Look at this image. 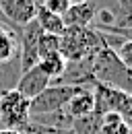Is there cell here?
<instances>
[{
	"instance_id": "1",
	"label": "cell",
	"mask_w": 132,
	"mask_h": 134,
	"mask_svg": "<svg viewBox=\"0 0 132 134\" xmlns=\"http://www.w3.org/2000/svg\"><path fill=\"white\" fill-rule=\"evenodd\" d=\"M101 48H105V41L93 27H66L60 35V54L66 62L93 60Z\"/></svg>"
},
{
	"instance_id": "2",
	"label": "cell",
	"mask_w": 132,
	"mask_h": 134,
	"mask_svg": "<svg viewBox=\"0 0 132 134\" xmlns=\"http://www.w3.org/2000/svg\"><path fill=\"white\" fill-rule=\"evenodd\" d=\"M91 74L93 81L105 87H114L132 95V74L130 70L120 62L112 48H101L91 60Z\"/></svg>"
},
{
	"instance_id": "3",
	"label": "cell",
	"mask_w": 132,
	"mask_h": 134,
	"mask_svg": "<svg viewBox=\"0 0 132 134\" xmlns=\"http://www.w3.org/2000/svg\"><path fill=\"white\" fill-rule=\"evenodd\" d=\"M95 89L93 95H95V114L103 116V114H120L128 122V126H132V95L126 91H120L114 87H105V85L93 83Z\"/></svg>"
},
{
	"instance_id": "4",
	"label": "cell",
	"mask_w": 132,
	"mask_h": 134,
	"mask_svg": "<svg viewBox=\"0 0 132 134\" xmlns=\"http://www.w3.org/2000/svg\"><path fill=\"white\" fill-rule=\"evenodd\" d=\"M29 99L23 97L16 89L0 95V128L23 130L29 124Z\"/></svg>"
},
{
	"instance_id": "5",
	"label": "cell",
	"mask_w": 132,
	"mask_h": 134,
	"mask_svg": "<svg viewBox=\"0 0 132 134\" xmlns=\"http://www.w3.org/2000/svg\"><path fill=\"white\" fill-rule=\"evenodd\" d=\"M79 89L81 87H72V85H50L48 89H43L37 97L29 101V114L41 116V114H52V111L64 109L70 97Z\"/></svg>"
},
{
	"instance_id": "6",
	"label": "cell",
	"mask_w": 132,
	"mask_h": 134,
	"mask_svg": "<svg viewBox=\"0 0 132 134\" xmlns=\"http://www.w3.org/2000/svg\"><path fill=\"white\" fill-rule=\"evenodd\" d=\"M0 8L6 21L15 27L16 37L21 33V29L27 23H31L37 15V4H33L31 0H0Z\"/></svg>"
},
{
	"instance_id": "7",
	"label": "cell",
	"mask_w": 132,
	"mask_h": 134,
	"mask_svg": "<svg viewBox=\"0 0 132 134\" xmlns=\"http://www.w3.org/2000/svg\"><path fill=\"white\" fill-rule=\"evenodd\" d=\"M50 85H52L50 76L35 64V66L23 70V74H21V79H19V83H16V91H19L23 97H27V99L31 101L33 97H37L43 89H48Z\"/></svg>"
},
{
	"instance_id": "8",
	"label": "cell",
	"mask_w": 132,
	"mask_h": 134,
	"mask_svg": "<svg viewBox=\"0 0 132 134\" xmlns=\"http://www.w3.org/2000/svg\"><path fill=\"white\" fill-rule=\"evenodd\" d=\"M64 111L72 120H81V118H87L91 114H95V95L89 87H81L72 97L70 101L66 103Z\"/></svg>"
},
{
	"instance_id": "9",
	"label": "cell",
	"mask_w": 132,
	"mask_h": 134,
	"mask_svg": "<svg viewBox=\"0 0 132 134\" xmlns=\"http://www.w3.org/2000/svg\"><path fill=\"white\" fill-rule=\"evenodd\" d=\"M95 13H97V4L87 0L81 4H70V8L62 15L66 27H91L95 21Z\"/></svg>"
},
{
	"instance_id": "10",
	"label": "cell",
	"mask_w": 132,
	"mask_h": 134,
	"mask_svg": "<svg viewBox=\"0 0 132 134\" xmlns=\"http://www.w3.org/2000/svg\"><path fill=\"white\" fill-rule=\"evenodd\" d=\"M21 74H23V68H21V58L19 56L6 60V62H0V95L16 89Z\"/></svg>"
},
{
	"instance_id": "11",
	"label": "cell",
	"mask_w": 132,
	"mask_h": 134,
	"mask_svg": "<svg viewBox=\"0 0 132 134\" xmlns=\"http://www.w3.org/2000/svg\"><path fill=\"white\" fill-rule=\"evenodd\" d=\"M35 23L39 25V29H41L43 33H52V35H62V33H64V29H66L62 17H60V15H54V13H50V10H46L43 6H37Z\"/></svg>"
},
{
	"instance_id": "12",
	"label": "cell",
	"mask_w": 132,
	"mask_h": 134,
	"mask_svg": "<svg viewBox=\"0 0 132 134\" xmlns=\"http://www.w3.org/2000/svg\"><path fill=\"white\" fill-rule=\"evenodd\" d=\"M66 58L60 54V52H54V54H48V56H43V58H39V62H37V66L41 68L46 74L50 76V81H58L62 74H64L66 70Z\"/></svg>"
},
{
	"instance_id": "13",
	"label": "cell",
	"mask_w": 132,
	"mask_h": 134,
	"mask_svg": "<svg viewBox=\"0 0 132 134\" xmlns=\"http://www.w3.org/2000/svg\"><path fill=\"white\" fill-rule=\"evenodd\" d=\"M132 128L120 114H103L99 118V134H130Z\"/></svg>"
},
{
	"instance_id": "14",
	"label": "cell",
	"mask_w": 132,
	"mask_h": 134,
	"mask_svg": "<svg viewBox=\"0 0 132 134\" xmlns=\"http://www.w3.org/2000/svg\"><path fill=\"white\" fill-rule=\"evenodd\" d=\"M15 56H19V37L10 29H2L0 31V62H6Z\"/></svg>"
},
{
	"instance_id": "15",
	"label": "cell",
	"mask_w": 132,
	"mask_h": 134,
	"mask_svg": "<svg viewBox=\"0 0 132 134\" xmlns=\"http://www.w3.org/2000/svg\"><path fill=\"white\" fill-rule=\"evenodd\" d=\"M109 8L116 15L114 27H132V0H116V4Z\"/></svg>"
},
{
	"instance_id": "16",
	"label": "cell",
	"mask_w": 132,
	"mask_h": 134,
	"mask_svg": "<svg viewBox=\"0 0 132 134\" xmlns=\"http://www.w3.org/2000/svg\"><path fill=\"white\" fill-rule=\"evenodd\" d=\"M60 52V35H52V33H41L39 35V43H37V54L39 58Z\"/></svg>"
},
{
	"instance_id": "17",
	"label": "cell",
	"mask_w": 132,
	"mask_h": 134,
	"mask_svg": "<svg viewBox=\"0 0 132 134\" xmlns=\"http://www.w3.org/2000/svg\"><path fill=\"white\" fill-rule=\"evenodd\" d=\"M39 6H43L46 10L50 13H54V15H64L66 10L70 8V0H41L39 2Z\"/></svg>"
},
{
	"instance_id": "18",
	"label": "cell",
	"mask_w": 132,
	"mask_h": 134,
	"mask_svg": "<svg viewBox=\"0 0 132 134\" xmlns=\"http://www.w3.org/2000/svg\"><path fill=\"white\" fill-rule=\"evenodd\" d=\"M116 56L120 58V62L128 68V70H132V41L130 39H124V41H122V46L116 50Z\"/></svg>"
},
{
	"instance_id": "19",
	"label": "cell",
	"mask_w": 132,
	"mask_h": 134,
	"mask_svg": "<svg viewBox=\"0 0 132 134\" xmlns=\"http://www.w3.org/2000/svg\"><path fill=\"white\" fill-rule=\"evenodd\" d=\"M0 25H2V27H6V29H10L13 33H16V31H15V27H13V25H10L8 21H6V17H4V13H2V8H0Z\"/></svg>"
},
{
	"instance_id": "20",
	"label": "cell",
	"mask_w": 132,
	"mask_h": 134,
	"mask_svg": "<svg viewBox=\"0 0 132 134\" xmlns=\"http://www.w3.org/2000/svg\"><path fill=\"white\" fill-rule=\"evenodd\" d=\"M0 134H21V130H13V128H0Z\"/></svg>"
},
{
	"instance_id": "21",
	"label": "cell",
	"mask_w": 132,
	"mask_h": 134,
	"mask_svg": "<svg viewBox=\"0 0 132 134\" xmlns=\"http://www.w3.org/2000/svg\"><path fill=\"white\" fill-rule=\"evenodd\" d=\"M21 134H33V132H31V130H29V126H25V128L21 130Z\"/></svg>"
},
{
	"instance_id": "22",
	"label": "cell",
	"mask_w": 132,
	"mask_h": 134,
	"mask_svg": "<svg viewBox=\"0 0 132 134\" xmlns=\"http://www.w3.org/2000/svg\"><path fill=\"white\" fill-rule=\"evenodd\" d=\"M81 2H87V0H70V4H81Z\"/></svg>"
},
{
	"instance_id": "23",
	"label": "cell",
	"mask_w": 132,
	"mask_h": 134,
	"mask_svg": "<svg viewBox=\"0 0 132 134\" xmlns=\"http://www.w3.org/2000/svg\"><path fill=\"white\" fill-rule=\"evenodd\" d=\"M2 29H6V27H2V25H0V31H2Z\"/></svg>"
},
{
	"instance_id": "24",
	"label": "cell",
	"mask_w": 132,
	"mask_h": 134,
	"mask_svg": "<svg viewBox=\"0 0 132 134\" xmlns=\"http://www.w3.org/2000/svg\"><path fill=\"white\" fill-rule=\"evenodd\" d=\"M130 74H132V70H130Z\"/></svg>"
}]
</instances>
